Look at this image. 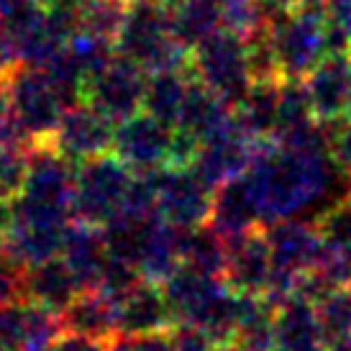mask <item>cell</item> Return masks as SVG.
Returning a JSON list of instances; mask_svg holds the SVG:
<instances>
[]
</instances>
